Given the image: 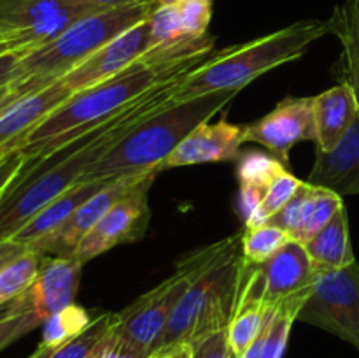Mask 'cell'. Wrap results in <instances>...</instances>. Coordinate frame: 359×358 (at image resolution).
<instances>
[{
  "label": "cell",
  "mask_w": 359,
  "mask_h": 358,
  "mask_svg": "<svg viewBox=\"0 0 359 358\" xmlns=\"http://www.w3.org/2000/svg\"><path fill=\"white\" fill-rule=\"evenodd\" d=\"M214 42L207 34L179 44L154 46L123 72L67 98L28 133L20 150L27 158H41L79 139L158 84L191 72L209 58Z\"/></svg>",
  "instance_id": "cell-1"
},
{
  "label": "cell",
  "mask_w": 359,
  "mask_h": 358,
  "mask_svg": "<svg viewBox=\"0 0 359 358\" xmlns=\"http://www.w3.org/2000/svg\"><path fill=\"white\" fill-rule=\"evenodd\" d=\"M326 34H332L330 20H302L244 44L212 51L186 74L174 95V104L214 91H241L262 74L300 58L312 42Z\"/></svg>",
  "instance_id": "cell-2"
},
{
  "label": "cell",
  "mask_w": 359,
  "mask_h": 358,
  "mask_svg": "<svg viewBox=\"0 0 359 358\" xmlns=\"http://www.w3.org/2000/svg\"><path fill=\"white\" fill-rule=\"evenodd\" d=\"M237 93V90L214 91L161 109L102 154L84 172L81 181H114L125 175L158 171V165L191 130L223 111Z\"/></svg>",
  "instance_id": "cell-3"
},
{
  "label": "cell",
  "mask_w": 359,
  "mask_h": 358,
  "mask_svg": "<svg viewBox=\"0 0 359 358\" xmlns=\"http://www.w3.org/2000/svg\"><path fill=\"white\" fill-rule=\"evenodd\" d=\"M156 7L158 2L133 4L107 11H95L79 18L55 41L21 55L16 79L11 84L13 97L18 100L60 81L102 46L139 25L140 21L147 20Z\"/></svg>",
  "instance_id": "cell-4"
},
{
  "label": "cell",
  "mask_w": 359,
  "mask_h": 358,
  "mask_svg": "<svg viewBox=\"0 0 359 358\" xmlns=\"http://www.w3.org/2000/svg\"><path fill=\"white\" fill-rule=\"evenodd\" d=\"M241 239L231 235L226 249L191 281L172 311L154 351L191 344L228 329L237 304L242 265Z\"/></svg>",
  "instance_id": "cell-5"
},
{
  "label": "cell",
  "mask_w": 359,
  "mask_h": 358,
  "mask_svg": "<svg viewBox=\"0 0 359 358\" xmlns=\"http://www.w3.org/2000/svg\"><path fill=\"white\" fill-rule=\"evenodd\" d=\"M231 242V237L217 241L207 248L193 251L175 265L172 276L161 281L153 290L140 295L137 300L114 312L112 333L121 346L137 357L147 358L156 347L172 311L181 300L191 281L212 263Z\"/></svg>",
  "instance_id": "cell-6"
},
{
  "label": "cell",
  "mask_w": 359,
  "mask_h": 358,
  "mask_svg": "<svg viewBox=\"0 0 359 358\" xmlns=\"http://www.w3.org/2000/svg\"><path fill=\"white\" fill-rule=\"evenodd\" d=\"M83 263L76 258L42 256L37 279L27 291L7 304L0 321V351L44 325L55 312L74 304Z\"/></svg>",
  "instance_id": "cell-7"
},
{
  "label": "cell",
  "mask_w": 359,
  "mask_h": 358,
  "mask_svg": "<svg viewBox=\"0 0 359 358\" xmlns=\"http://www.w3.org/2000/svg\"><path fill=\"white\" fill-rule=\"evenodd\" d=\"M298 321L335 333L359 351V263L319 270Z\"/></svg>",
  "instance_id": "cell-8"
},
{
  "label": "cell",
  "mask_w": 359,
  "mask_h": 358,
  "mask_svg": "<svg viewBox=\"0 0 359 358\" xmlns=\"http://www.w3.org/2000/svg\"><path fill=\"white\" fill-rule=\"evenodd\" d=\"M90 13L95 11L74 0H0V28L14 51L27 55Z\"/></svg>",
  "instance_id": "cell-9"
},
{
  "label": "cell",
  "mask_w": 359,
  "mask_h": 358,
  "mask_svg": "<svg viewBox=\"0 0 359 358\" xmlns=\"http://www.w3.org/2000/svg\"><path fill=\"white\" fill-rule=\"evenodd\" d=\"M158 174H160L158 171L149 172L128 195L123 197L114 207H111L105 216L79 242L72 258L84 265L95 256L104 255L116 246L140 241L149 227V190L154 185Z\"/></svg>",
  "instance_id": "cell-10"
},
{
  "label": "cell",
  "mask_w": 359,
  "mask_h": 358,
  "mask_svg": "<svg viewBox=\"0 0 359 358\" xmlns=\"http://www.w3.org/2000/svg\"><path fill=\"white\" fill-rule=\"evenodd\" d=\"M245 142L262 144L287 167L290 151L304 140H316L314 97H291L251 125H244Z\"/></svg>",
  "instance_id": "cell-11"
},
{
  "label": "cell",
  "mask_w": 359,
  "mask_h": 358,
  "mask_svg": "<svg viewBox=\"0 0 359 358\" xmlns=\"http://www.w3.org/2000/svg\"><path fill=\"white\" fill-rule=\"evenodd\" d=\"M153 172V171H149ZM149 172L142 174L125 175L118 178L105 185L100 192L91 195L83 206L74 211L72 216L53 234L41 241L28 246V249L41 256H60V258H70L79 246V242L86 237L88 232L105 216L111 207H114L123 197L128 195Z\"/></svg>",
  "instance_id": "cell-12"
},
{
  "label": "cell",
  "mask_w": 359,
  "mask_h": 358,
  "mask_svg": "<svg viewBox=\"0 0 359 358\" xmlns=\"http://www.w3.org/2000/svg\"><path fill=\"white\" fill-rule=\"evenodd\" d=\"M151 48H153V37H151V23L147 18L102 46L90 58L84 60L79 67H76L60 81L72 93H77L123 72Z\"/></svg>",
  "instance_id": "cell-13"
},
{
  "label": "cell",
  "mask_w": 359,
  "mask_h": 358,
  "mask_svg": "<svg viewBox=\"0 0 359 358\" xmlns=\"http://www.w3.org/2000/svg\"><path fill=\"white\" fill-rule=\"evenodd\" d=\"M262 267V298L266 309L294 297H309L319 270L302 242L291 239Z\"/></svg>",
  "instance_id": "cell-14"
},
{
  "label": "cell",
  "mask_w": 359,
  "mask_h": 358,
  "mask_svg": "<svg viewBox=\"0 0 359 358\" xmlns=\"http://www.w3.org/2000/svg\"><path fill=\"white\" fill-rule=\"evenodd\" d=\"M72 95L62 81L18 100L9 93L0 104V158L20 150L28 133Z\"/></svg>",
  "instance_id": "cell-15"
},
{
  "label": "cell",
  "mask_w": 359,
  "mask_h": 358,
  "mask_svg": "<svg viewBox=\"0 0 359 358\" xmlns=\"http://www.w3.org/2000/svg\"><path fill=\"white\" fill-rule=\"evenodd\" d=\"M244 126L231 125L226 119L217 123L203 121L188 133L184 140L158 165V172L188 165L235 161L244 144Z\"/></svg>",
  "instance_id": "cell-16"
},
{
  "label": "cell",
  "mask_w": 359,
  "mask_h": 358,
  "mask_svg": "<svg viewBox=\"0 0 359 358\" xmlns=\"http://www.w3.org/2000/svg\"><path fill=\"white\" fill-rule=\"evenodd\" d=\"M307 183L342 195H359V114L332 151L316 150Z\"/></svg>",
  "instance_id": "cell-17"
},
{
  "label": "cell",
  "mask_w": 359,
  "mask_h": 358,
  "mask_svg": "<svg viewBox=\"0 0 359 358\" xmlns=\"http://www.w3.org/2000/svg\"><path fill=\"white\" fill-rule=\"evenodd\" d=\"M358 114L359 105L356 95L346 81L316 95V150L332 151L349 132Z\"/></svg>",
  "instance_id": "cell-18"
},
{
  "label": "cell",
  "mask_w": 359,
  "mask_h": 358,
  "mask_svg": "<svg viewBox=\"0 0 359 358\" xmlns=\"http://www.w3.org/2000/svg\"><path fill=\"white\" fill-rule=\"evenodd\" d=\"M111 181H79L70 186L67 192L56 197L53 202H49L44 209L39 211L23 228L14 234L13 241L20 242L23 246H30L41 239L48 237L55 230H58L67 220L74 214V211L83 206L91 195L100 192L105 185Z\"/></svg>",
  "instance_id": "cell-19"
},
{
  "label": "cell",
  "mask_w": 359,
  "mask_h": 358,
  "mask_svg": "<svg viewBox=\"0 0 359 358\" xmlns=\"http://www.w3.org/2000/svg\"><path fill=\"white\" fill-rule=\"evenodd\" d=\"M304 246L318 270H337L356 262L351 244L349 216L346 206L323 230L304 242Z\"/></svg>",
  "instance_id": "cell-20"
},
{
  "label": "cell",
  "mask_w": 359,
  "mask_h": 358,
  "mask_svg": "<svg viewBox=\"0 0 359 358\" xmlns=\"http://www.w3.org/2000/svg\"><path fill=\"white\" fill-rule=\"evenodd\" d=\"M332 34L342 44L344 81L351 84L359 105V7L354 0H346L330 18Z\"/></svg>",
  "instance_id": "cell-21"
},
{
  "label": "cell",
  "mask_w": 359,
  "mask_h": 358,
  "mask_svg": "<svg viewBox=\"0 0 359 358\" xmlns=\"http://www.w3.org/2000/svg\"><path fill=\"white\" fill-rule=\"evenodd\" d=\"M95 316H91V312L88 311V309L81 307L76 302L67 305L62 311L55 312V314L42 325V340L41 344H39V347L53 351L56 350V347L63 346V344L69 343L70 339L79 336V333L93 321Z\"/></svg>",
  "instance_id": "cell-22"
},
{
  "label": "cell",
  "mask_w": 359,
  "mask_h": 358,
  "mask_svg": "<svg viewBox=\"0 0 359 358\" xmlns=\"http://www.w3.org/2000/svg\"><path fill=\"white\" fill-rule=\"evenodd\" d=\"M112 323H114V312H98L93 321L69 343L53 351L37 347L35 353L28 358H90L98 343L112 329Z\"/></svg>",
  "instance_id": "cell-23"
},
{
  "label": "cell",
  "mask_w": 359,
  "mask_h": 358,
  "mask_svg": "<svg viewBox=\"0 0 359 358\" xmlns=\"http://www.w3.org/2000/svg\"><path fill=\"white\" fill-rule=\"evenodd\" d=\"M42 256L27 251L0 269V305H6L20 297L34 284L41 269Z\"/></svg>",
  "instance_id": "cell-24"
},
{
  "label": "cell",
  "mask_w": 359,
  "mask_h": 358,
  "mask_svg": "<svg viewBox=\"0 0 359 358\" xmlns=\"http://www.w3.org/2000/svg\"><path fill=\"white\" fill-rule=\"evenodd\" d=\"M304 185L302 179H298L297 175L291 174L290 171H283L280 174H277L272 179L269 186H266L265 199H263L262 206L258 211L251 214V216L245 220V230H252V228H259L263 225H269L270 218L273 214L279 213L287 202L294 197V193L300 190V186Z\"/></svg>",
  "instance_id": "cell-25"
},
{
  "label": "cell",
  "mask_w": 359,
  "mask_h": 358,
  "mask_svg": "<svg viewBox=\"0 0 359 358\" xmlns=\"http://www.w3.org/2000/svg\"><path fill=\"white\" fill-rule=\"evenodd\" d=\"M316 190H318V186L304 181V185H302L300 190L294 193L293 199H291L279 213L273 214V216L270 218L269 223L286 232L293 241H298L302 232H304L305 225H307L309 218H311Z\"/></svg>",
  "instance_id": "cell-26"
},
{
  "label": "cell",
  "mask_w": 359,
  "mask_h": 358,
  "mask_svg": "<svg viewBox=\"0 0 359 358\" xmlns=\"http://www.w3.org/2000/svg\"><path fill=\"white\" fill-rule=\"evenodd\" d=\"M290 241L291 237L286 232L270 223L259 228H252V230H245L241 239L242 256L245 262L263 265Z\"/></svg>",
  "instance_id": "cell-27"
},
{
  "label": "cell",
  "mask_w": 359,
  "mask_h": 358,
  "mask_svg": "<svg viewBox=\"0 0 359 358\" xmlns=\"http://www.w3.org/2000/svg\"><path fill=\"white\" fill-rule=\"evenodd\" d=\"M286 171V165L276 157L265 153H248L241 160L237 168L238 183L269 186L277 174Z\"/></svg>",
  "instance_id": "cell-28"
},
{
  "label": "cell",
  "mask_w": 359,
  "mask_h": 358,
  "mask_svg": "<svg viewBox=\"0 0 359 358\" xmlns=\"http://www.w3.org/2000/svg\"><path fill=\"white\" fill-rule=\"evenodd\" d=\"M342 207H344V200L339 193L332 192V190L319 188L318 186L311 218H309L307 225H305L298 242L304 244V242H307L312 235H316L319 230H323V228L333 220V216H335Z\"/></svg>",
  "instance_id": "cell-29"
},
{
  "label": "cell",
  "mask_w": 359,
  "mask_h": 358,
  "mask_svg": "<svg viewBox=\"0 0 359 358\" xmlns=\"http://www.w3.org/2000/svg\"><path fill=\"white\" fill-rule=\"evenodd\" d=\"M182 28L189 39H198L209 34L212 18V0H179Z\"/></svg>",
  "instance_id": "cell-30"
},
{
  "label": "cell",
  "mask_w": 359,
  "mask_h": 358,
  "mask_svg": "<svg viewBox=\"0 0 359 358\" xmlns=\"http://www.w3.org/2000/svg\"><path fill=\"white\" fill-rule=\"evenodd\" d=\"M189 346H191L189 358H233L228 343V329L202 337Z\"/></svg>",
  "instance_id": "cell-31"
},
{
  "label": "cell",
  "mask_w": 359,
  "mask_h": 358,
  "mask_svg": "<svg viewBox=\"0 0 359 358\" xmlns=\"http://www.w3.org/2000/svg\"><path fill=\"white\" fill-rule=\"evenodd\" d=\"M27 160L28 158L25 157V153L21 150L11 151V153L4 154L0 158V200L6 195V192L13 185V181L20 174V171L27 164Z\"/></svg>",
  "instance_id": "cell-32"
},
{
  "label": "cell",
  "mask_w": 359,
  "mask_h": 358,
  "mask_svg": "<svg viewBox=\"0 0 359 358\" xmlns=\"http://www.w3.org/2000/svg\"><path fill=\"white\" fill-rule=\"evenodd\" d=\"M265 186L241 183V211L244 214V220H248L255 211L259 209L263 199H265Z\"/></svg>",
  "instance_id": "cell-33"
},
{
  "label": "cell",
  "mask_w": 359,
  "mask_h": 358,
  "mask_svg": "<svg viewBox=\"0 0 359 358\" xmlns=\"http://www.w3.org/2000/svg\"><path fill=\"white\" fill-rule=\"evenodd\" d=\"M21 55L23 53L20 51H9L6 55H0V90L13 84L16 79V69Z\"/></svg>",
  "instance_id": "cell-34"
},
{
  "label": "cell",
  "mask_w": 359,
  "mask_h": 358,
  "mask_svg": "<svg viewBox=\"0 0 359 358\" xmlns=\"http://www.w3.org/2000/svg\"><path fill=\"white\" fill-rule=\"evenodd\" d=\"M77 4L90 7L93 11H107L114 9V7H125L133 6V4H144V2H158V0H74Z\"/></svg>",
  "instance_id": "cell-35"
},
{
  "label": "cell",
  "mask_w": 359,
  "mask_h": 358,
  "mask_svg": "<svg viewBox=\"0 0 359 358\" xmlns=\"http://www.w3.org/2000/svg\"><path fill=\"white\" fill-rule=\"evenodd\" d=\"M27 249V246L13 241V239L0 242V269H2L4 265H7L9 262H13V260L18 258L20 255H23Z\"/></svg>",
  "instance_id": "cell-36"
},
{
  "label": "cell",
  "mask_w": 359,
  "mask_h": 358,
  "mask_svg": "<svg viewBox=\"0 0 359 358\" xmlns=\"http://www.w3.org/2000/svg\"><path fill=\"white\" fill-rule=\"evenodd\" d=\"M191 357V346L189 344H181V346L168 347V350L154 351L147 358H189Z\"/></svg>",
  "instance_id": "cell-37"
},
{
  "label": "cell",
  "mask_w": 359,
  "mask_h": 358,
  "mask_svg": "<svg viewBox=\"0 0 359 358\" xmlns=\"http://www.w3.org/2000/svg\"><path fill=\"white\" fill-rule=\"evenodd\" d=\"M9 51H14L13 44L9 41H0V55H6Z\"/></svg>",
  "instance_id": "cell-38"
},
{
  "label": "cell",
  "mask_w": 359,
  "mask_h": 358,
  "mask_svg": "<svg viewBox=\"0 0 359 358\" xmlns=\"http://www.w3.org/2000/svg\"><path fill=\"white\" fill-rule=\"evenodd\" d=\"M9 93H11V84H9V86H6V88H2V90H0V104H2V102L6 100L7 97H9Z\"/></svg>",
  "instance_id": "cell-39"
},
{
  "label": "cell",
  "mask_w": 359,
  "mask_h": 358,
  "mask_svg": "<svg viewBox=\"0 0 359 358\" xmlns=\"http://www.w3.org/2000/svg\"><path fill=\"white\" fill-rule=\"evenodd\" d=\"M179 0H158V6H172V4H177Z\"/></svg>",
  "instance_id": "cell-40"
},
{
  "label": "cell",
  "mask_w": 359,
  "mask_h": 358,
  "mask_svg": "<svg viewBox=\"0 0 359 358\" xmlns=\"http://www.w3.org/2000/svg\"><path fill=\"white\" fill-rule=\"evenodd\" d=\"M6 311H7V304L6 305H0V321H2V318H4V314H6Z\"/></svg>",
  "instance_id": "cell-41"
},
{
  "label": "cell",
  "mask_w": 359,
  "mask_h": 358,
  "mask_svg": "<svg viewBox=\"0 0 359 358\" xmlns=\"http://www.w3.org/2000/svg\"><path fill=\"white\" fill-rule=\"evenodd\" d=\"M0 41H7V37H6V34H4L2 28H0Z\"/></svg>",
  "instance_id": "cell-42"
},
{
  "label": "cell",
  "mask_w": 359,
  "mask_h": 358,
  "mask_svg": "<svg viewBox=\"0 0 359 358\" xmlns=\"http://www.w3.org/2000/svg\"><path fill=\"white\" fill-rule=\"evenodd\" d=\"M354 2H356V4H358V7H359V0H354Z\"/></svg>",
  "instance_id": "cell-43"
}]
</instances>
